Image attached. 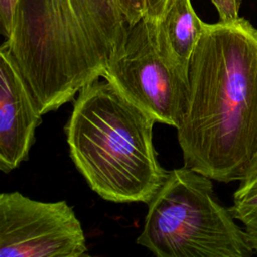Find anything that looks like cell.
<instances>
[{"label":"cell","instance_id":"1","mask_svg":"<svg viewBox=\"0 0 257 257\" xmlns=\"http://www.w3.org/2000/svg\"><path fill=\"white\" fill-rule=\"evenodd\" d=\"M176 128L184 166L212 180L240 181L256 162L257 28L248 20L204 23Z\"/></svg>","mask_w":257,"mask_h":257},{"label":"cell","instance_id":"2","mask_svg":"<svg viewBox=\"0 0 257 257\" xmlns=\"http://www.w3.org/2000/svg\"><path fill=\"white\" fill-rule=\"evenodd\" d=\"M128 28L114 0H18L2 45L45 114L102 77Z\"/></svg>","mask_w":257,"mask_h":257},{"label":"cell","instance_id":"3","mask_svg":"<svg viewBox=\"0 0 257 257\" xmlns=\"http://www.w3.org/2000/svg\"><path fill=\"white\" fill-rule=\"evenodd\" d=\"M155 122L106 79L80 89L64 126L69 156L102 199L149 204L162 187L170 171L158 161Z\"/></svg>","mask_w":257,"mask_h":257},{"label":"cell","instance_id":"4","mask_svg":"<svg viewBox=\"0 0 257 257\" xmlns=\"http://www.w3.org/2000/svg\"><path fill=\"white\" fill-rule=\"evenodd\" d=\"M137 244L158 257H250L255 252L212 179L183 167L169 172L148 204Z\"/></svg>","mask_w":257,"mask_h":257},{"label":"cell","instance_id":"5","mask_svg":"<svg viewBox=\"0 0 257 257\" xmlns=\"http://www.w3.org/2000/svg\"><path fill=\"white\" fill-rule=\"evenodd\" d=\"M102 77L156 122L179 125L188 104L189 70L161 53L153 20L143 17L130 26L123 45Z\"/></svg>","mask_w":257,"mask_h":257},{"label":"cell","instance_id":"6","mask_svg":"<svg viewBox=\"0 0 257 257\" xmlns=\"http://www.w3.org/2000/svg\"><path fill=\"white\" fill-rule=\"evenodd\" d=\"M86 239L65 202H41L19 192L0 195V257H81Z\"/></svg>","mask_w":257,"mask_h":257},{"label":"cell","instance_id":"7","mask_svg":"<svg viewBox=\"0 0 257 257\" xmlns=\"http://www.w3.org/2000/svg\"><path fill=\"white\" fill-rule=\"evenodd\" d=\"M33 93L8 50L0 48V170L10 173L28 159L41 123Z\"/></svg>","mask_w":257,"mask_h":257},{"label":"cell","instance_id":"8","mask_svg":"<svg viewBox=\"0 0 257 257\" xmlns=\"http://www.w3.org/2000/svg\"><path fill=\"white\" fill-rule=\"evenodd\" d=\"M154 22L161 53L173 64L189 70L192 53L205 23L196 14L191 0H168Z\"/></svg>","mask_w":257,"mask_h":257},{"label":"cell","instance_id":"9","mask_svg":"<svg viewBox=\"0 0 257 257\" xmlns=\"http://www.w3.org/2000/svg\"><path fill=\"white\" fill-rule=\"evenodd\" d=\"M229 211L244 226L249 243L257 254V160L240 180Z\"/></svg>","mask_w":257,"mask_h":257},{"label":"cell","instance_id":"10","mask_svg":"<svg viewBox=\"0 0 257 257\" xmlns=\"http://www.w3.org/2000/svg\"><path fill=\"white\" fill-rule=\"evenodd\" d=\"M130 26L139 22L145 14V0H114Z\"/></svg>","mask_w":257,"mask_h":257},{"label":"cell","instance_id":"11","mask_svg":"<svg viewBox=\"0 0 257 257\" xmlns=\"http://www.w3.org/2000/svg\"><path fill=\"white\" fill-rule=\"evenodd\" d=\"M216 7L221 22H232L239 18L242 0H211Z\"/></svg>","mask_w":257,"mask_h":257},{"label":"cell","instance_id":"12","mask_svg":"<svg viewBox=\"0 0 257 257\" xmlns=\"http://www.w3.org/2000/svg\"><path fill=\"white\" fill-rule=\"evenodd\" d=\"M18 0H0L1 33L7 39L10 36L15 7Z\"/></svg>","mask_w":257,"mask_h":257},{"label":"cell","instance_id":"13","mask_svg":"<svg viewBox=\"0 0 257 257\" xmlns=\"http://www.w3.org/2000/svg\"><path fill=\"white\" fill-rule=\"evenodd\" d=\"M168 0H145L144 18L156 21L162 14Z\"/></svg>","mask_w":257,"mask_h":257}]
</instances>
